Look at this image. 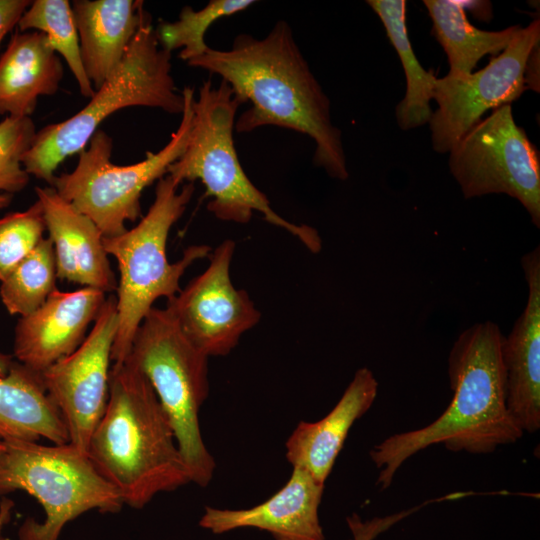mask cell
I'll list each match as a JSON object with an SVG mask.
<instances>
[{
	"label": "cell",
	"instance_id": "d4e9b609",
	"mask_svg": "<svg viewBox=\"0 0 540 540\" xmlns=\"http://www.w3.org/2000/svg\"><path fill=\"white\" fill-rule=\"evenodd\" d=\"M53 244L43 238L2 281L0 298L11 315L26 316L38 309L56 288Z\"/></svg>",
	"mask_w": 540,
	"mask_h": 540
},
{
	"label": "cell",
	"instance_id": "f546056e",
	"mask_svg": "<svg viewBox=\"0 0 540 540\" xmlns=\"http://www.w3.org/2000/svg\"><path fill=\"white\" fill-rule=\"evenodd\" d=\"M394 522V519H374L362 522L357 516L348 519L353 538L351 540H373L380 532Z\"/></svg>",
	"mask_w": 540,
	"mask_h": 540
},
{
	"label": "cell",
	"instance_id": "d6a6232c",
	"mask_svg": "<svg viewBox=\"0 0 540 540\" xmlns=\"http://www.w3.org/2000/svg\"><path fill=\"white\" fill-rule=\"evenodd\" d=\"M12 200V195L7 193H0V210L6 208ZM13 362L11 356L0 352V377H4L9 372L10 366Z\"/></svg>",
	"mask_w": 540,
	"mask_h": 540
},
{
	"label": "cell",
	"instance_id": "d6986e66",
	"mask_svg": "<svg viewBox=\"0 0 540 540\" xmlns=\"http://www.w3.org/2000/svg\"><path fill=\"white\" fill-rule=\"evenodd\" d=\"M72 9L82 63L97 90L123 59L147 11L134 0H75Z\"/></svg>",
	"mask_w": 540,
	"mask_h": 540
},
{
	"label": "cell",
	"instance_id": "8fae6325",
	"mask_svg": "<svg viewBox=\"0 0 540 540\" xmlns=\"http://www.w3.org/2000/svg\"><path fill=\"white\" fill-rule=\"evenodd\" d=\"M538 43L540 21L535 19L520 27L508 46L483 69L465 77L436 78L432 99L438 108L429 121L435 151L449 152L486 111L511 104L522 95L526 62Z\"/></svg>",
	"mask_w": 540,
	"mask_h": 540
},
{
	"label": "cell",
	"instance_id": "7c38bea8",
	"mask_svg": "<svg viewBox=\"0 0 540 540\" xmlns=\"http://www.w3.org/2000/svg\"><path fill=\"white\" fill-rule=\"evenodd\" d=\"M235 247L231 239L220 243L210 253L206 270L167 300L166 308L182 331L208 357L229 354L261 319L247 291L232 282Z\"/></svg>",
	"mask_w": 540,
	"mask_h": 540
},
{
	"label": "cell",
	"instance_id": "2e32d148",
	"mask_svg": "<svg viewBox=\"0 0 540 540\" xmlns=\"http://www.w3.org/2000/svg\"><path fill=\"white\" fill-rule=\"evenodd\" d=\"M324 485L303 468L293 467L288 482L268 500L241 510L207 506L199 525L215 534L256 528L275 540H324L318 515Z\"/></svg>",
	"mask_w": 540,
	"mask_h": 540
},
{
	"label": "cell",
	"instance_id": "5b68a950",
	"mask_svg": "<svg viewBox=\"0 0 540 540\" xmlns=\"http://www.w3.org/2000/svg\"><path fill=\"white\" fill-rule=\"evenodd\" d=\"M240 101L221 80L214 86L206 80L193 101V119L186 149L167 175L179 184L200 180L210 197L207 209L219 220L248 223L258 212L264 219L298 238L313 253L321 249L318 232L307 225L291 223L276 213L267 196L244 171L233 139Z\"/></svg>",
	"mask_w": 540,
	"mask_h": 540
},
{
	"label": "cell",
	"instance_id": "4fadbf2b",
	"mask_svg": "<svg viewBox=\"0 0 540 540\" xmlns=\"http://www.w3.org/2000/svg\"><path fill=\"white\" fill-rule=\"evenodd\" d=\"M117 327L116 299L110 295L81 345L40 372L44 388L63 418L69 443L86 453L108 401Z\"/></svg>",
	"mask_w": 540,
	"mask_h": 540
},
{
	"label": "cell",
	"instance_id": "3957f363",
	"mask_svg": "<svg viewBox=\"0 0 540 540\" xmlns=\"http://www.w3.org/2000/svg\"><path fill=\"white\" fill-rule=\"evenodd\" d=\"M87 454L124 504L136 509L159 493L191 482L153 387L127 359L110 369L106 409L90 437Z\"/></svg>",
	"mask_w": 540,
	"mask_h": 540
},
{
	"label": "cell",
	"instance_id": "7a4b0ae2",
	"mask_svg": "<svg viewBox=\"0 0 540 540\" xmlns=\"http://www.w3.org/2000/svg\"><path fill=\"white\" fill-rule=\"evenodd\" d=\"M503 336L492 321L471 325L458 336L448 355L453 398L445 411L427 426L396 433L370 450L381 490L391 485L406 460L431 445L489 454L522 438L524 432L506 405Z\"/></svg>",
	"mask_w": 540,
	"mask_h": 540
},
{
	"label": "cell",
	"instance_id": "9a60e30c",
	"mask_svg": "<svg viewBox=\"0 0 540 540\" xmlns=\"http://www.w3.org/2000/svg\"><path fill=\"white\" fill-rule=\"evenodd\" d=\"M528 297L518 317L501 343L506 376V405L523 432L540 428V247L521 258Z\"/></svg>",
	"mask_w": 540,
	"mask_h": 540
},
{
	"label": "cell",
	"instance_id": "484cf974",
	"mask_svg": "<svg viewBox=\"0 0 540 540\" xmlns=\"http://www.w3.org/2000/svg\"><path fill=\"white\" fill-rule=\"evenodd\" d=\"M254 3L253 0H211L199 10L185 6L176 21L163 22L158 26L156 34L159 44L169 52L182 48L179 57L188 62L203 55L209 48L205 34L214 22L243 11Z\"/></svg>",
	"mask_w": 540,
	"mask_h": 540
},
{
	"label": "cell",
	"instance_id": "277c9868",
	"mask_svg": "<svg viewBox=\"0 0 540 540\" xmlns=\"http://www.w3.org/2000/svg\"><path fill=\"white\" fill-rule=\"evenodd\" d=\"M171 52L163 49L147 12L123 59L75 115L36 132L23 156L25 171L53 186L58 166L86 148L100 124L128 107L181 114L184 105L171 74Z\"/></svg>",
	"mask_w": 540,
	"mask_h": 540
},
{
	"label": "cell",
	"instance_id": "83f0119b",
	"mask_svg": "<svg viewBox=\"0 0 540 540\" xmlns=\"http://www.w3.org/2000/svg\"><path fill=\"white\" fill-rule=\"evenodd\" d=\"M36 132L31 117H5L0 121V193L12 195L29 183L22 159Z\"/></svg>",
	"mask_w": 540,
	"mask_h": 540
},
{
	"label": "cell",
	"instance_id": "8992f818",
	"mask_svg": "<svg viewBox=\"0 0 540 540\" xmlns=\"http://www.w3.org/2000/svg\"><path fill=\"white\" fill-rule=\"evenodd\" d=\"M181 184L165 175L157 181L155 198L136 226L123 233L104 237V247L119 269L116 310L118 327L111 360L127 358L141 322L162 297L167 300L180 290V279L197 260L209 257L208 245H191L174 262L167 258V240L172 226L184 214L194 193V183Z\"/></svg>",
	"mask_w": 540,
	"mask_h": 540
},
{
	"label": "cell",
	"instance_id": "cb8c5ba5",
	"mask_svg": "<svg viewBox=\"0 0 540 540\" xmlns=\"http://www.w3.org/2000/svg\"><path fill=\"white\" fill-rule=\"evenodd\" d=\"M17 26L21 32L34 30L45 35L51 48L67 63L80 93L87 98L93 96L95 89L82 63L78 31L69 1H31Z\"/></svg>",
	"mask_w": 540,
	"mask_h": 540
},
{
	"label": "cell",
	"instance_id": "9c48e42d",
	"mask_svg": "<svg viewBox=\"0 0 540 540\" xmlns=\"http://www.w3.org/2000/svg\"><path fill=\"white\" fill-rule=\"evenodd\" d=\"M182 95L184 105L179 126L158 152L147 153L144 160L135 164H114L113 141L99 129L79 153L76 167L69 173L56 175L52 187L89 217L104 237L123 233L126 222L142 217V192L167 175L168 168L184 153L192 126L194 89L187 86Z\"/></svg>",
	"mask_w": 540,
	"mask_h": 540
},
{
	"label": "cell",
	"instance_id": "7402d4cb",
	"mask_svg": "<svg viewBox=\"0 0 540 540\" xmlns=\"http://www.w3.org/2000/svg\"><path fill=\"white\" fill-rule=\"evenodd\" d=\"M433 24V35L443 47L450 66L447 76L465 77L485 55L497 56L510 43L520 26L485 31L473 26L459 1L424 0Z\"/></svg>",
	"mask_w": 540,
	"mask_h": 540
},
{
	"label": "cell",
	"instance_id": "6da1fadb",
	"mask_svg": "<svg viewBox=\"0 0 540 540\" xmlns=\"http://www.w3.org/2000/svg\"><path fill=\"white\" fill-rule=\"evenodd\" d=\"M187 63L219 75L241 104L251 103L236 118L238 133L276 126L306 134L316 144L314 164L332 178H348L341 131L331 121L330 101L286 21H277L262 39L239 34L230 49L209 47Z\"/></svg>",
	"mask_w": 540,
	"mask_h": 540
},
{
	"label": "cell",
	"instance_id": "4dcf8cb0",
	"mask_svg": "<svg viewBox=\"0 0 540 540\" xmlns=\"http://www.w3.org/2000/svg\"><path fill=\"white\" fill-rule=\"evenodd\" d=\"M539 47L540 43L536 44L531 50L524 73V82L526 89H532L539 92Z\"/></svg>",
	"mask_w": 540,
	"mask_h": 540
},
{
	"label": "cell",
	"instance_id": "52a82bcc",
	"mask_svg": "<svg viewBox=\"0 0 540 540\" xmlns=\"http://www.w3.org/2000/svg\"><path fill=\"white\" fill-rule=\"evenodd\" d=\"M126 359L153 387L191 482L206 487L216 467L199 423L201 406L209 394V357L190 341L168 308L153 307L137 329Z\"/></svg>",
	"mask_w": 540,
	"mask_h": 540
},
{
	"label": "cell",
	"instance_id": "30bf717a",
	"mask_svg": "<svg viewBox=\"0 0 540 540\" xmlns=\"http://www.w3.org/2000/svg\"><path fill=\"white\" fill-rule=\"evenodd\" d=\"M449 169L465 198L504 193L540 227V157L514 120L511 104L475 124L449 151Z\"/></svg>",
	"mask_w": 540,
	"mask_h": 540
},
{
	"label": "cell",
	"instance_id": "f1b7e54d",
	"mask_svg": "<svg viewBox=\"0 0 540 540\" xmlns=\"http://www.w3.org/2000/svg\"><path fill=\"white\" fill-rule=\"evenodd\" d=\"M30 3L29 0H0V46L5 36L18 25Z\"/></svg>",
	"mask_w": 540,
	"mask_h": 540
},
{
	"label": "cell",
	"instance_id": "ba28073f",
	"mask_svg": "<svg viewBox=\"0 0 540 540\" xmlns=\"http://www.w3.org/2000/svg\"><path fill=\"white\" fill-rule=\"evenodd\" d=\"M0 453V498L22 490L42 506L45 520L26 518L18 540H58L64 526L90 510L119 512L120 493L95 468L88 454L70 443L45 446L8 440Z\"/></svg>",
	"mask_w": 540,
	"mask_h": 540
},
{
	"label": "cell",
	"instance_id": "603a6c76",
	"mask_svg": "<svg viewBox=\"0 0 540 540\" xmlns=\"http://www.w3.org/2000/svg\"><path fill=\"white\" fill-rule=\"evenodd\" d=\"M367 4L380 18L405 72L406 93L396 107L399 127L408 130L429 123L430 100L437 77L433 71H426L414 54L406 27V1L368 0Z\"/></svg>",
	"mask_w": 540,
	"mask_h": 540
},
{
	"label": "cell",
	"instance_id": "4316f807",
	"mask_svg": "<svg viewBox=\"0 0 540 540\" xmlns=\"http://www.w3.org/2000/svg\"><path fill=\"white\" fill-rule=\"evenodd\" d=\"M45 230L38 200L24 211L0 217V281L36 248Z\"/></svg>",
	"mask_w": 540,
	"mask_h": 540
},
{
	"label": "cell",
	"instance_id": "ffe728a7",
	"mask_svg": "<svg viewBox=\"0 0 540 540\" xmlns=\"http://www.w3.org/2000/svg\"><path fill=\"white\" fill-rule=\"evenodd\" d=\"M62 61L37 31H17L0 56V115L30 117L39 97L55 94Z\"/></svg>",
	"mask_w": 540,
	"mask_h": 540
},
{
	"label": "cell",
	"instance_id": "e0dca14e",
	"mask_svg": "<svg viewBox=\"0 0 540 540\" xmlns=\"http://www.w3.org/2000/svg\"><path fill=\"white\" fill-rule=\"evenodd\" d=\"M35 192L53 244L58 278L104 293L115 291L117 281L97 225L55 188L36 187Z\"/></svg>",
	"mask_w": 540,
	"mask_h": 540
},
{
	"label": "cell",
	"instance_id": "1f68e13d",
	"mask_svg": "<svg viewBox=\"0 0 540 540\" xmlns=\"http://www.w3.org/2000/svg\"><path fill=\"white\" fill-rule=\"evenodd\" d=\"M4 448L5 442L4 440L0 439V453L4 450ZM13 507L14 502L11 499L2 497L0 502V540H6V538L3 536V529L11 519Z\"/></svg>",
	"mask_w": 540,
	"mask_h": 540
},
{
	"label": "cell",
	"instance_id": "5bb4252c",
	"mask_svg": "<svg viewBox=\"0 0 540 540\" xmlns=\"http://www.w3.org/2000/svg\"><path fill=\"white\" fill-rule=\"evenodd\" d=\"M105 301L106 293L91 287L55 289L38 309L19 318L13 345L16 361L40 373L70 355L86 338Z\"/></svg>",
	"mask_w": 540,
	"mask_h": 540
},
{
	"label": "cell",
	"instance_id": "ac0fdd59",
	"mask_svg": "<svg viewBox=\"0 0 540 540\" xmlns=\"http://www.w3.org/2000/svg\"><path fill=\"white\" fill-rule=\"evenodd\" d=\"M378 382L370 369L356 371L333 409L317 422H300L286 442V458L325 484L354 422L376 399Z\"/></svg>",
	"mask_w": 540,
	"mask_h": 540
},
{
	"label": "cell",
	"instance_id": "44dd1931",
	"mask_svg": "<svg viewBox=\"0 0 540 540\" xmlns=\"http://www.w3.org/2000/svg\"><path fill=\"white\" fill-rule=\"evenodd\" d=\"M69 443L63 418L47 394L40 373L17 361L0 377V439Z\"/></svg>",
	"mask_w": 540,
	"mask_h": 540
}]
</instances>
